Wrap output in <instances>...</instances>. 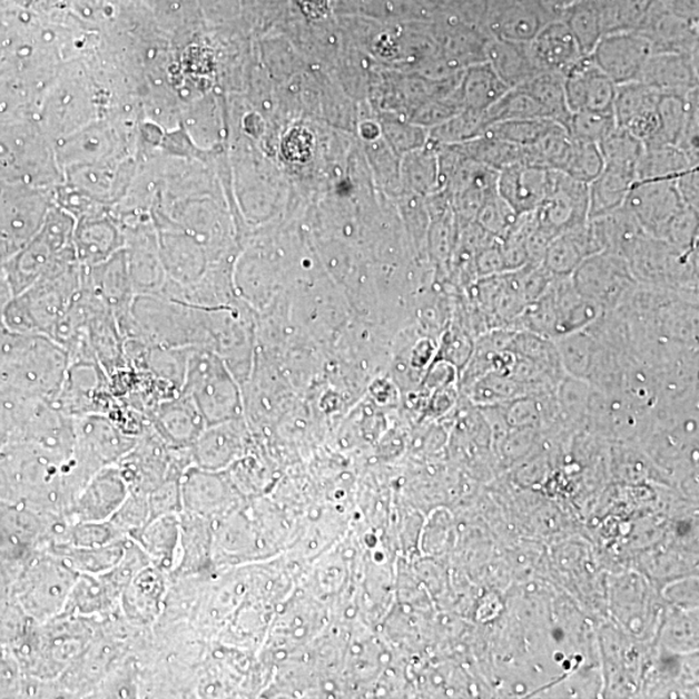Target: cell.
<instances>
[{"instance_id": "17", "label": "cell", "mask_w": 699, "mask_h": 699, "mask_svg": "<svg viewBox=\"0 0 699 699\" xmlns=\"http://www.w3.org/2000/svg\"><path fill=\"white\" fill-rule=\"evenodd\" d=\"M698 55L653 52L643 67L638 81L661 95L686 98L698 89Z\"/></svg>"}, {"instance_id": "33", "label": "cell", "mask_w": 699, "mask_h": 699, "mask_svg": "<svg viewBox=\"0 0 699 699\" xmlns=\"http://www.w3.org/2000/svg\"><path fill=\"white\" fill-rule=\"evenodd\" d=\"M661 93L640 81L617 86L613 115L619 127H626L633 119L650 112L658 106Z\"/></svg>"}, {"instance_id": "41", "label": "cell", "mask_w": 699, "mask_h": 699, "mask_svg": "<svg viewBox=\"0 0 699 699\" xmlns=\"http://www.w3.org/2000/svg\"><path fill=\"white\" fill-rule=\"evenodd\" d=\"M475 338L462 323H449L442 332L434 361L447 362L460 373L471 360Z\"/></svg>"}, {"instance_id": "40", "label": "cell", "mask_w": 699, "mask_h": 699, "mask_svg": "<svg viewBox=\"0 0 699 699\" xmlns=\"http://www.w3.org/2000/svg\"><path fill=\"white\" fill-rule=\"evenodd\" d=\"M599 147L606 165L621 166V168L637 171L643 145L623 127L617 125L599 142Z\"/></svg>"}, {"instance_id": "25", "label": "cell", "mask_w": 699, "mask_h": 699, "mask_svg": "<svg viewBox=\"0 0 699 699\" xmlns=\"http://www.w3.org/2000/svg\"><path fill=\"white\" fill-rule=\"evenodd\" d=\"M637 180V171L632 169L614 165L603 166L599 177L588 185L590 188L588 219L606 217L621 209Z\"/></svg>"}, {"instance_id": "48", "label": "cell", "mask_w": 699, "mask_h": 699, "mask_svg": "<svg viewBox=\"0 0 699 699\" xmlns=\"http://www.w3.org/2000/svg\"><path fill=\"white\" fill-rule=\"evenodd\" d=\"M664 2L673 12L682 16V18L698 22V0H664Z\"/></svg>"}, {"instance_id": "22", "label": "cell", "mask_w": 699, "mask_h": 699, "mask_svg": "<svg viewBox=\"0 0 699 699\" xmlns=\"http://www.w3.org/2000/svg\"><path fill=\"white\" fill-rule=\"evenodd\" d=\"M164 574L150 563L122 591L119 607L131 623L148 624L161 614L166 592Z\"/></svg>"}, {"instance_id": "23", "label": "cell", "mask_w": 699, "mask_h": 699, "mask_svg": "<svg viewBox=\"0 0 699 699\" xmlns=\"http://www.w3.org/2000/svg\"><path fill=\"white\" fill-rule=\"evenodd\" d=\"M484 57L510 89L526 83L529 79L542 71L532 55L530 42L510 41V39L490 36Z\"/></svg>"}, {"instance_id": "28", "label": "cell", "mask_w": 699, "mask_h": 699, "mask_svg": "<svg viewBox=\"0 0 699 699\" xmlns=\"http://www.w3.org/2000/svg\"><path fill=\"white\" fill-rule=\"evenodd\" d=\"M519 87L536 100L548 118L567 129L571 112L567 100L565 75L558 71H540Z\"/></svg>"}, {"instance_id": "5", "label": "cell", "mask_w": 699, "mask_h": 699, "mask_svg": "<svg viewBox=\"0 0 699 699\" xmlns=\"http://www.w3.org/2000/svg\"><path fill=\"white\" fill-rule=\"evenodd\" d=\"M183 512L210 522L240 506L243 495L226 471L210 472L190 465L180 479Z\"/></svg>"}, {"instance_id": "34", "label": "cell", "mask_w": 699, "mask_h": 699, "mask_svg": "<svg viewBox=\"0 0 699 699\" xmlns=\"http://www.w3.org/2000/svg\"><path fill=\"white\" fill-rule=\"evenodd\" d=\"M465 157L488 168L502 171L508 166L523 163L524 149L483 134L482 137L466 142Z\"/></svg>"}, {"instance_id": "38", "label": "cell", "mask_w": 699, "mask_h": 699, "mask_svg": "<svg viewBox=\"0 0 699 699\" xmlns=\"http://www.w3.org/2000/svg\"><path fill=\"white\" fill-rule=\"evenodd\" d=\"M469 398L479 403H494L529 395L528 388L511 373H489L464 388Z\"/></svg>"}, {"instance_id": "14", "label": "cell", "mask_w": 699, "mask_h": 699, "mask_svg": "<svg viewBox=\"0 0 699 699\" xmlns=\"http://www.w3.org/2000/svg\"><path fill=\"white\" fill-rule=\"evenodd\" d=\"M565 91L571 114H613L617 85L595 66L590 57L583 58L565 73Z\"/></svg>"}, {"instance_id": "1", "label": "cell", "mask_w": 699, "mask_h": 699, "mask_svg": "<svg viewBox=\"0 0 699 699\" xmlns=\"http://www.w3.org/2000/svg\"><path fill=\"white\" fill-rule=\"evenodd\" d=\"M68 367L66 348L57 341L7 331L0 344V400L51 402Z\"/></svg>"}, {"instance_id": "12", "label": "cell", "mask_w": 699, "mask_h": 699, "mask_svg": "<svg viewBox=\"0 0 699 699\" xmlns=\"http://www.w3.org/2000/svg\"><path fill=\"white\" fill-rule=\"evenodd\" d=\"M83 267V266H82ZM82 284L108 306L116 316L119 329L129 319L135 294L122 249L106 262L83 267Z\"/></svg>"}, {"instance_id": "4", "label": "cell", "mask_w": 699, "mask_h": 699, "mask_svg": "<svg viewBox=\"0 0 699 699\" xmlns=\"http://www.w3.org/2000/svg\"><path fill=\"white\" fill-rule=\"evenodd\" d=\"M78 577V571L50 551L38 559L23 592L30 613L42 622L61 616Z\"/></svg>"}, {"instance_id": "47", "label": "cell", "mask_w": 699, "mask_h": 699, "mask_svg": "<svg viewBox=\"0 0 699 699\" xmlns=\"http://www.w3.org/2000/svg\"><path fill=\"white\" fill-rule=\"evenodd\" d=\"M677 185L681 195L682 201H685L688 208L698 210L699 208V173L698 168L681 174L677 178Z\"/></svg>"}, {"instance_id": "6", "label": "cell", "mask_w": 699, "mask_h": 699, "mask_svg": "<svg viewBox=\"0 0 699 699\" xmlns=\"http://www.w3.org/2000/svg\"><path fill=\"white\" fill-rule=\"evenodd\" d=\"M623 208L637 219L643 233L663 240L672 220L687 206L677 179H649L633 183Z\"/></svg>"}, {"instance_id": "26", "label": "cell", "mask_w": 699, "mask_h": 699, "mask_svg": "<svg viewBox=\"0 0 699 699\" xmlns=\"http://www.w3.org/2000/svg\"><path fill=\"white\" fill-rule=\"evenodd\" d=\"M121 593L101 574H79L62 614L93 616L114 611Z\"/></svg>"}, {"instance_id": "20", "label": "cell", "mask_w": 699, "mask_h": 699, "mask_svg": "<svg viewBox=\"0 0 699 699\" xmlns=\"http://www.w3.org/2000/svg\"><path fill=\"white\" fill-rule=\"evenodd\" d=\"M602 246L591 220L555 236L548 245L543 266L552 276H571L582 262L601 253Z\"/></svg>"}, {"instance_id": "9", "label": "cell", "mask_w": 699, "mask_h": 699, "mask_svg": "<svg viewBox=\"0 0 699 699\" xmlns=\"http://www.w3.org/2000/svg\"><path fill=\"white\" fill-rule=\"evenodd\" d=\"M252 431L245 417L206 426L189 447L190 463L210 472H224L252 449Z\"/></svg>"}, {"instance_id": "11", "label": "cell", "mask_w": 699, "mask_h": 699, "mask_svg": "<svg viewBox=\"0 0 699 699\" xmlns=\"http://www.w3.org/2000/svg\"><path fill=\"white\" fill-rule=\"evenodd\" d=\"M129 494L118 465L102 467L79 492L63 518L69 523L109 521Z\"/></svg>"}, {"instance_id": "32", "label": "cell", "mask_w": 699, "mask_h": 699, "mask_svg": "<svg viewBox=\"0 0 699 699\" xmlns=\"http://www.w3.org/2000/svg\"><path fill=\"white\" fill-rule=\"evenodd\" d=\"M558 346L560 360L565 375L575 378L587 380L590 375L599 343L588 331L570 333L554 339Z\"/></svg>"}, {"instance_id": "10", "label": "cell", "mask_w": 699, "mask_h": 699, "mask_svg": "<svg viewBox=\"0 0 699 699\" xmlns=\"http://www.w3.org/2000/svg\"><path fill=\"white\" fill-rule=\"evenodd\" d=\"M653 52L649 39L639 31H618L603 36L590 59L618 86L638 81Z\"/></svg>"}, {"instance_id": "13", "label": "cell", "mask_w": 699, "mask_h": 699, "mask_svg": "<svg viewBox=\"0 0 699 699\" xmlns=\"http://www.w3.org/2000/svg\"><path fill=\"white\" fill-rule=\"evenodd\" d=\"M654 52L698 55V22L673 12L664 0H653L637 29Z\"/></svg>"}, {"instance_id": "35", "label": "cell", "mask_w": 699, "mask_h": 699, "mask_svg": "<svg viewBox=\"0 0 699 699\" xmlns=\"http://www.w3.org/2000/svg\"><path fill=\"white\" fill-rule=\"evenodd\" d=\"M560 126L562 125L550 118L518 119V121L492 124L484 134L515 146L529 147Z\"/></svg>"}, {"instance_id": "42", "label": "cell", "mask_w": 699, "mask_h": 699, "mask_svg": "<svg viewBox=\"0 0 699 699\" xmlns=\"http://www.w3.org/2000/svg\"><path fill=\"white\" fill-rule=\"evenodd\" d=\"M657 110L659 125H661L657 142L678 146L687 122V97L682 98L678 97V95H661V97H659Z\"/></svg>"}, {"instance_id": "21", "label": "cell", "mask_w": 699, "mask_h": 699, "mask_svg": "<svg viewBox=\"0 0 699 699\" xmlns=\"http://www.w3.org/2000/svg\"><path fill=\"white\" fill-rule=\"evenodd\" d=\"M532 55L542 71H558L565 75L584 53L567 23L560 18L548 22L530 41Z\"/></svg>"}, {"instance_id": "19", "label": "cell", "mask_w": 699, "mask_h": 699, "mask_svg": "<svg viewBox=\"0 0 699 699\" xmlns=\"http://www.w3.org/2000/svg\"><path fill=\"white\" fill-rule=\"evenodd\" d=\"M548 292L555 316L554 339L587 329L603 313L594 302L577 291L571 276H553Z\"/></svg>"}, {"instance_id": "27", "label": "cell", "mask_w": 699, "mask_h": 699, "mask_svg": "<svg viewBox=\"0 0 699 699\" xmlns=\"http://www.w3.org/2000/svg\"><path fill=\"white\" fill-rule=\"evenodd\" d=\"M699 158L673 145L643 146L637 177L638 180L677 179L681 174L698 168Z\"/></svg>"}, {"instance_id": "3", "label": "cell", "mask_w": 699, "mask_h": 699, "mask_svg": "<svg viewBox=\"0 0 699 699\" xmlns=\"http://www.w3.org/2000/svg\"><path fill=\"white\" fill-rule=\"evenodd\" d=\"M574 287L602 312H611L629 298L638 282L623 257L610 252L594 254L571 275Z\"/></svg>"}, {"instance_id": "8", "label": "cell", "mask_w": 699, "mask_h": 699, "mask_svg": "<svg viewBox=\"0 0 699 699\" xmlns=\"http://www.w3.org/2000/svg\"><path fill=\"white\" fill-rule=\"evenodd\" d=\"M588 211H590L588 185L554 170L550 193L534 214L538 227L554 238L585 225L590 220Z\"/></svg>"}, {"instance_id": "24", "label": "cell", "mask_w": 699, "mask_h": 699, "mask_svg": "<svg viewBox=\"0 0 699 699\" xmlns=\"http://www.w3.org/2000/svg\"><path fill=\"white\" fill-rule=\"evenodd\" d=\"M130 539L146 552L154 567L171 573L180 555V514L161 515Z\"/></svg>"}, {"instance_id": "46", "label": "cell", "mask_w": 699, "mask_h": 699, "mask_svg": "<svg viewBox=\"0 0 699 699\" xmlns=\"http://www.w3.org/2000/svg\"><path fill=\"white\" fill-rule=\"evenodd\" d=\"M429 252L435 262V265H447L452 256V228L451 221L443 216L433 227L431 242H429Z\"/></svg>"}, {"instance_id": "18", "label": "cell", "mask_w": 699, "mask_h": 699, "mask_svg": "<svg viewBox=\"0 0 699 699\" xmlns=\"http://www.w3.org/2000/svg\"><path fill=\"white\" fill-rule=\"evenodd\" d=\"M73 242L77 259L83 267L99 265L125 248L121 226L106 211L78 219Z\"/></svg>"}, {"instance_id": "44", "label": "cell", "mask_w": 699, "mask_h": 699, "mask_svg": "<svg viewBox=\"0 0 699 699\" xmlns=\"http://www.w3.org/2000/svg\"><path fill=\"white\" fill-rule=\"evenodd\" d=\"M519 217L496 193L483 203L474 220L484 232L500 240L510 233Z\"/></svg>"}, {"instance_id": "43", "label": "cell", "mask_w": 699, "mask_h": 699, "mask_svg": "<svg viewBox=\"0 0 699 699\" xmlns=\"http://www.w3.org/2000/svg\"><path fill=\"white\" fill-rule=\"evenodd\" d=\"M617 126L613 114L582 112L571 114L567 130L571 138L599 142Z\"/></svg>"}, {"instance_id": "49", "label": "cell", "mask_w": 699, "mask_h": 699, "mask_svg": "<svg viewBox=\"0 0 699 699\" xmlns=\"http://www.w3.org/2000/svg\"><path fill=\"white\" fill-rule=\"evenodd\" d=\"M678 531L680 535H686L688 531H690V524L686 522H681L678 526Z\"/></svg>"}, {"instance_id": "39", "label": "cell", "mask_w": 699, "mask_h": 699, "mask_svg": "<svg viewBox=\"0 0 699 699\" xmlns=\"http://www.w3.org/2000/svg\"><path fill=\"white\" fill-rule=\"evenodd\" d=\"M606 166L599 145L571 138V147L561 173L590 185Z\"/></svg>"}, {"instance_id": "15", "label": "cell", "mask_w": 699, "mask_h": 699, "mask_svg": "<svg viewBox=\"0 0 699 699\" xmlns=\"http://www.w3.org/2000/svg\"><path fill=\"white\" fill-rule=\"evenodd\" d=\"M553 171L519 163L499 171L498 194L518 216L535 213L552 185Z\"/></svg>"}, {"instance_id": "29", "label": "cell", "mask_w": 699, "mask_h": 699, "mask_svg": "<svg viewBox=\"0 0 699 699\" xmlns=\"http://www.w3.org/2000/svg\"><path fill=\"white\" fill-rule=\"evenodd\" d=\"M510 90L486 61L475 63L467 71L464 83V105L466 110L486 114L495 102Z\"/></svg>"}, {"instance_id": "16", "label": "cell", "mask_w": 699, "mask_h": 699, "mask_svg": "<svg viewBox=\"0 0 699 699\" xmlns=\"http://www.w3.org/2000/svg\"><path fill=\"white\" fill-rule=\"evenodd\" d=\"M147 419L157 434L174 449H189L206 427L195 403L181 393L157 403Z\"/></svg>"}, {"instance_id": "37", "label": "cell", "mask_w": 699, "mask_h": 699, "mask_svg": "<svg viewBox=\"0 0 699 699\" xmlns=\"http://www.w3.org/2000/svg\"><path fill=\"white\" fill-rule=\"evenodd\" d=\"M571 147V137L565 127L547 134L535 145L523 147L524 164L543 166V168L561 171L565 164Z\"/></svg>"}, {"instance_id": "30", "label": "cell", "mask_w": 699, "mask_h": 699, "mask_svg": "<svg viewBox=\"0 0 699 699\" xmlns=\"http://www.w3.org/2000/svg\"><path fill=\"white\" fill-rule=\"evenodd\" d=\"M510 352L538 365L553 380L560 381L565 376L562 368L558 346L554 339L528 331H514Z\"/></svg>"}, {"instance_id": "31", "label": "cell", "mask_w": 699, "mask_h": 699, "mask_svg": "<svg viewBox=\"0 0 699 699\" xmlns=\"http://www.w3.org/2000/svg\"><path fill=\"white\" fill-rule=\"evenodd\" d=\"M560 19L567 23L584 57H590L595 45L603 37L598 8L591 0H575V2L561 8Z\"/></svg>"}, {"instance_id": "36", "label": "cell", "mask_w": 699, "mask_h": 699, "mask_svg": "<svg viewBox=\"0 0 699 699\" xmlns=\"http://www.w3.org/2000/svg\"><path fill=\"white\" fill-rule=\"evenodd\" d=\"M488 127L492 124L518 121V119L548 118L542 107L521 87L508 90L484 114Z\"/></svg>"}, {"instance_id": "45", "label": "cell", "mask_w": 699, "mask_h": 699, "mask_svg": "<svg viewBox=\"0 0 699 699\" xmlns=\"http://www.w3.org/2000/svg\"><path fill=\"white\" fill-rule=\"evenodd\" d=\"M474 272L476 279L506 273L502 243L499 238L492 237L475 253Z\"/></svg>"}, {"instance_id": "2", "label": "cell", "mask_w": 699, "mask_h": 699, "mask_svg": "<svg viewBox=\"0 0 699 699\" xmlns=\"http://www.w3.org/2000/svg\"><path fill=\"white\" fill-rule=\"evenodd\" d=\"M180 393L195 403L206 426L244 417L242 385L210 350H190Z\"/></svg>"}, {"instance_id": "7", "label": "cell", "mask_w": 699, "mask_h": 699, "mask_svg": "<svg viewBox=\"0 0 699 699\" xmlns=\"http://www.w3.org/2000/svg\"><path fill=\"white\" fill-rule=\"evenodd\" d=\"M559 18L560 10L544 0H488L482 29L491 37L530 42Z\"/></svg>"}]
</instances>
